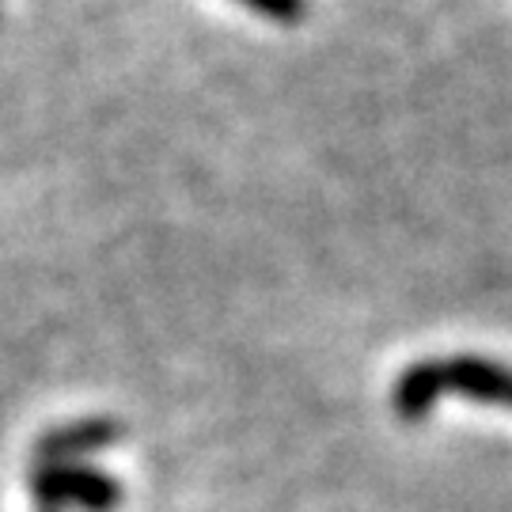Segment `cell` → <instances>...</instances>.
<instances>
[{
  "label": "cell",
  "mask_w": 512,
  "mask_h": 512,
  "mask_svg": "<svg viewBox=\"0 0 512 512\" xmlns=\"http://www.w3.org/2000/svg\"><path fill=\"white\" fill-rule=\"evenodd\" d=\"M42 512H54V509H42Z\"/></svg>",
  "instance_id": "6"
},
{
  "label": "cell",
  "mask_w": 512,
  "mask_h": 512,
  "mask_svg": "<svg viewBox=\"0 0 512 512\" xmlns=\"http://www.w3.org/2000/svg\"><path fill=\"white\" fill-rule=\"evenodd\" d=\"M239 4L255 16L270 19V23H285V27H293L308 16V0H239Z\"/></svg>",
  "instance_id": "5"
},
{
  "label": "cell",
  "mask_w": 512,
  "mask_h": 512,
  "mask_svg": "<svg viewBox=\"0 0 512 512\" xmlns=\"http://www.w3.org/2000/svg\"><path fill=\"white\" fill-rule=\"evenodd\" d=\"M122 440V425L114 418H80L69 425H57L35 444V459L42 467L61 463H84V459L107 452Z\"/></svg>",
  "instance_id": "2"
},
{
  "label": "cell",
  "mask_w": 512,
  "mask_h": 512,
  "mask_svg": "<svg viewBox=\"0 0 512 512\" xmlns=\"http://www.w3.org/2000/svg\"><path fill=\"white\" fill-rule=\"evenodd\" d=\"M444 395L448 391H444L440 361H414L410 368L399 372V380L391 387V410L403 421H425Z\"/></svg>",
  "instance_id": "4"
},
{
  "label": "cell",
  "mask_w": 512,
  "mask_h": 512,
  "mask_svg": "<svg viewBox=\"0 0 512 512\" xmlns=\"http://www.w3.org/2000/svg\"><path fill=\"white\" fill-rule=\"evenodd\" d=\"M440 376H444V391H456L471 403L512 410V368L501 361L459 353V357L440 361Z\"/></svg>",
  "instance_id": "3"
},
{
  "label": "cell",
  "mask_w": 512,
  "mask_h": 512,
  "mask_svg": "<svg viewBox=\"0 0 512 512\" xmlns=\"http://www.w3.org/2000/svg\"><path fill=\"white\" fill-rule=\"evenodd\" d=\"M31 494L42 509H80V512H114L122 505V482L99 467L84 463H61L42 467L31 475Z\"/></svg>",
  "instance_id": "1"
}]
</instances>
